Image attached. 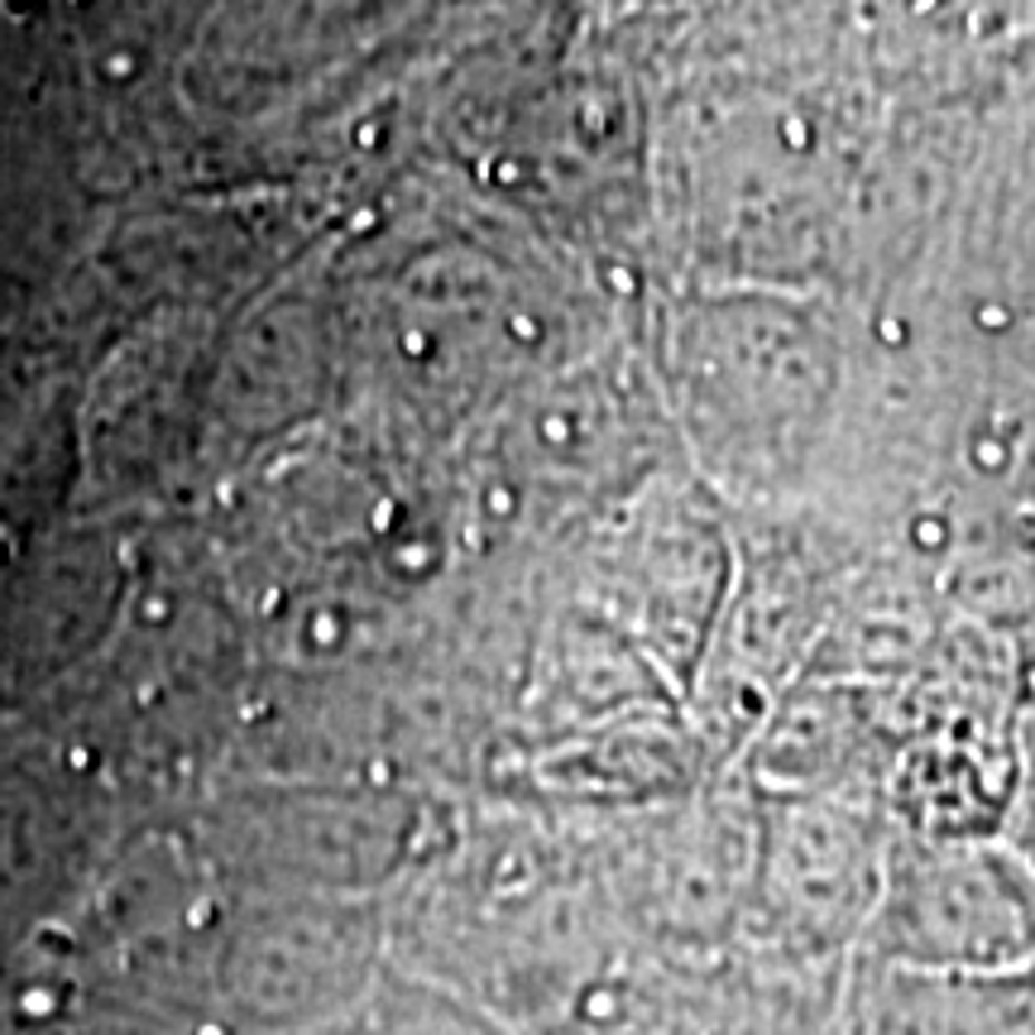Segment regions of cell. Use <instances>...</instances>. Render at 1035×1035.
Here are the masks:
<instances>
[{
	"instance_id": "cell-1",
	"label": "cell",
	"mask_w": 1035,
	"mask_h": 1035,
	"mask_svg": "<svg viewBox=\"0 0 1035 1035\" xmlns=\"http://www.w3.org/2000/svg\"><path fill=\"white\" fill-rule=\"evenodd\" d=\"M882 920L906 964L1002 968L1035 949V887L993 853H939L901 872Z\"/></svg>"
},
{
	"instance_id": "cell-2",
	"label": "cell",
	"mask_w": 1035,
	"mask_h": 1035,
	"mask_svg": "<svg viewBox=\"0 0 1035 1035\" xmlns=\"http://www.w3.org/2000/svg\"><path fill=\"white\" fill-rule=\"evenodd\" d=\"M316 643H336V618H316Z\"/></svg>"
},
{
	"instance_id": "cell-3",
	"label": "cell",
	"mask_w": 1035,
	"mask_h": 1035,
	"mask_svg": "<svg viewBox=\"0 0 1035 1035\" xmlns=\"http://www.w3.org/2000/svg\"><path fill=\"white\" fill-rule=\"evenodd\" d=\"M135 62H130V53H116V62H106V72H130Z\"/></svg>"
}]
</instances>
